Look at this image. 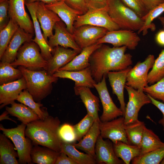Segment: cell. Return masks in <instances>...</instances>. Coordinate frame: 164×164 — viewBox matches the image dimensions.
I'll list each match as a JSON object with an SVG mask.
<instances>
[{
	"instance_id": "obj_1",
	"label": "cell",
	"mask_w": 164,
	"mask_h": 164,
	"mask_svg": "<svg viewBox=\"0 0 164 164\" xmlns=\"http://www.w3.org/2000/svg\"><path fill=\"white\" fill-rule=\"evenodd\" d=\"M127 48L125 46L111 47L102 44L93 53L89 58V67L96 83L109 72L121 70L132 64V55L125 53Z\"/></svg>"
},
{
	"instance_id": "obj_2",
	"label": "cell",
	"mask_w": 164,
	"mask_h": 164,
	"mask_svg": "<svg viewBox=\"0 0 164 164\" xmlns=\"http://www.w3.org/2000/svg\"><path fill=\"white\" fill-rule=\"evenodd\" d=\"M60 122L58 117L50 115L43 119L34 121L27 125L25 135L34 145H40L60 152L62 140L58 130Z\"/></svg>"
},
{
	"instance_id": "obj_3",
	"label": "cell",
	"mask_w": 164,
	"mask_h": 164,
	"mask_svg": "<svg viewBox=\"0 0 164 164\" xmlns=\"http://www.w3.org/2000/svg\"><path fill=\"white\" fill-rule=\"evenodd\" d=\"M18 69L22 73L27 85L26 89L36 102H39L51 92L53 83L58 77L48 74L45 70H32L21 66Z\"/></svg>"
},
{
	"instance_id": "obj_4",
	"label": "cell",
	"mask_w": 164,
	"mask_h": 164,
	"mask_svg": "<svg viewBox=\"0 0 164 164\" xmlns=\"http://www.w3.org/2000/svg\"><path fill=\"white\" fill-rule=\"evenodd\" d=\"M108 12L112 20L122 29L139 31L144 21L121 0H108Z\"/></svg>"
},
{
	"instance_id": "obj_5",
	"label": "cell",
	"mask_w": 164,
	"mask_h": 164,
	"mask_svg": "<svg viewBox=\"0 0 164 164\" xmlns=\"http://www.w3.org/2000/svg\"><path fill=\"white\" fill-rule=\"evenodd\" d=\"M40 50L33 41L25 42L19 50L15 60L10 64L14 67L21 66L31 70H46L48 61L42 56Z\"/></svg>"
},
{
	"instance_id": "obj_6",
	"label": "cell",
	"mask_w": 164,
	"mask_h": 164,
	"mask_svg": "<svg viewBox=\"0 0 164 164\" xmlns=\"http://www.w3.org/2000/svg\"><path fill=\"white\" fill-rule=\"evenodd\" d=\"M26 125L22 123L15 128H6L1 124L0 130L10 139L14 145L18 155L19 164H32L31 152L32 147V141L25 137Z\"/></svg>"
},
{
	"instance_id": "obj_7",
	"label": "cell",
	"mask_w": 164,
	"mask_h": 164,
	"mask_svg": "<svg viewBox=\"0 0 164 164\" xmlns=\"http://www.w3.org/2000/svg\"><path fill=\"white\" fill-rule=\"evenodd\" d=\"M86 25L104 28L108 31L120 29L109 16L107 7L100 9H88L86 13L77 17L74 27L76 28Z\"/></svg>"
},
{
	"instance_id": "obj_8",
	"label": "cell",
	"mask_w": 164,
	"mask_h": 164,
	"mask_svg": "<svg viewBox=\"0 0 164 164\" xmlns=\"http://www.w3.org/2000/svg\"><path fill=\"white\" fill-rule=\"evenodd\" d=\"M155 60L154 56L150 54L143 62H138L128 72L126 85L143 91L144 88L148 85V72L152 67Z\"/></svg>"
},
{
	"instance_id": "obj_9",
	"label": "cell",
	"mask_w": 164,
	"mask_h": 164,
	"mask_svg": "<svg viewBox=\"0 0 164 164\" xmlns=\"http://www.w3.org/2000/svg\"><path fill=\"white\" fill-rule=\"evenodd\" d=\"M141 40L138 34L134 31L125 30H117L108 31L97 43V44L108 43L114 47L126 46L130 50H135Z\"/></svg>"
},
{
	"instance_id": "obj_10",
	"label": "cell",
	"mask_w": 164,
	"mask_h": 164,
	"mask_svg": "<svg viewBox=\"0 0 164 164\" xmlns=\"http://www.w3.org/2000/svg\"><path fill=\"white\" fill-rule=\"evenodd\" d=\"M128 96L124 116V124L132 123L138 120V113L141 108L145 104L151 103L148 95L143 91L136 90L125 85Z\"/></svg>"
},
{
	"instance_id": "obj_11",
	"label": "cell",
	"mask_w": 164,
	"mask_h": 164,
	"mask_svg": "<svg viewBox=\"0 0 164 164\" xmlns=\"http://www.w3.org/2000/svg\"><path fill=\"white\" fill-rule=\"evenodd\" d=\"M106 77L104 76L101 81L94 84L102 106L103 112L100 117L102 122L110 121L123 116L122 110L117 107L110 96L106 85Z\"/></svg>"
},
{
	"instance_id": "obj_12",
	"label": "cell",
	"mask_w": 164,
	"mask_h": 164,
	"mask_svg": "<svg viewBox=\"0 0 164 164\" xmlns=\"http://www.w3.org/2000/svg\"><path fill=\"white\" fill-rule=\"evenodd\" d=\"M108 31L104 28L86 25L74 28L72 34L76 43L82 50L97 43Z\"/></svg>"
},
{
	"instance_id": "obj_13",
	"label": "cell",
	"mask_w": 164,
	"mask_h": 164,
	"mask_svg": "<svg viewBox=\"0 0 164 164\" xmlns=\"http://www.w3.org/2000/svg\"><path fill=\"white\" fill-rule=\"evenodd\" d=\"M124 117H119L110 121H99L100 135L103 138L111 140L113 143L121 141L129 144L124 128Z\"/></svg>"
},
{
	"instance_id": "obj_14",
	"label": "cell",
	"mask_w": 164,
	"mask_h": 164,
	"mask_svg": "<svg viewBox=\"0 0 164 164\" xmlns=\"http://www.w3.org/2000/svg\"><path fill=\"white\" fill-rule=\"evenodd\" d=\"M9 1L8 14L10 19L26 32L34 35L33 22L25 10V0H9Z\"/></svg>"
},
{
	"instance_id": "obj_15",
	"label": "cell",
	"mask_w": 164,
	"mask_h": 164,
	"mask_svg": "<svg viewBox=\"0 0 164 164\" xmlns=\"http://www.w3.org/2000/svg\"><path fill=\"white\" fill-rule=\"evenodd\" d=\"M36 14L43 36L48 41L53 35V30L56 23L61 21L58 16L53 11L47 9L45 4L41 2H37Z\"/></svg>"
},
{
	"instance_id": "obj_16",
	"label": "cell",
	"mask_w": 164,
	"mask_h": 164,
	"mask_svg": "<svg viewBox=\"0 0 164 164\" xmlns=\"http://www.w3.org/2000/svg\"><path fill=\"white\" fill-rule=\"evenodd\" d=\"M81 52L59 46L53 48L52 56L48 61L46 70L47 73L53 75L60 68L70 62Z\"/></svg>"
},
{
	"instance_id": "obj_17",
	"label": "cell",
	"mask_w": 164,
	"mask_h": 164,
	"mask_svg": "<svg viewBox=\"0 0 164 164\" xmlns=\"http://www.w3.org/2000/svg\"><path fill=\"white\" fill-rule=\"evenodd\" d=\"M36 4L37 2L32 3L25 2V5L31 15L34 25L35 37L32 39V41L39 47L43 57L48 61L52 56L53 48L49 45L48 41L44 38L41 30L40 26L36 15Z\"/></svg>"
},
{
	"instance_id": "obj_18",
	"label": "cell",
	"mask_w": 164,
	"mask_h": 164,
	"mask_svg": "<svg viewBox=\"0 0 164 164\" xmlns=\"http://www.w3.org/2000/svg\"><path fill=\"white\" fill-rule=\"evenodd\" d=\"M54 29V34L49 38L48 43L51 47L53 48L59 46L81 51L82 50L75 42L73 34L68 31L66 26L61 21L56 23Z\"/></svg>"
},
{
	"instance_id": "obj_19",
	"label": "cell",
	"mask_w": 164,
	"mask_h": 164,
	"mask_svg": "<svg viewBox=\"0 0 164 164\" xmlns=\"http://www.w3.org/2000/svg\"><path fill=\"white\" fill-rule=\"evenodd\" d=\"M131 68L130 66L121 70L109 72L107 74L113 93L117 96L124 117L126 107L124 97V89L126 85L128 74Z\"/></svg>"
},
{
	"instance_id": "obj_20",
	"label": "cell",
	"mask_w": 164,
	"mask_h": 164,
	"mask_svg": "<svg viewBox=\"0 0 164 164\" xmlns=\"http://www.w3.org/2000/svg\"><path fill=\"white\" fill-rule=\"evenodd\" d=\"M95 160L97 163L106 164H124L116 155L113 143L109 140H104L100 135L98 138L95 147Z\"/></svg>"
},
{
	"instance_id": "obj_21",
	"label": "cell",
	"mask_w": 164,
	"mask_h": 164,
	"mask_svg": "<svg viewBox=\"0 0 164 164\" xmlns=\"http://www.w3.org/2000/svg\"><path fill=\"white\" fill-rule=\"evenodd\" d=\"M33 35L19 27L0 59L1 62L10 63L14 62L20 47L25 42L32 41Z\"/></svg>"
},
{
	"instance_id": "obj_22",
	"label": "cell",
	"mask_w": 164,
	"mask_h": 164,
	"mask_svg": "<svg viewBox=\"0 0 164 164\" xmlns=\"http://www.w3.org/2000/svg\"><path fill=\"white\" fill-rule=\"evenodd\" d=\"M27 88L25 79L23 77L14 81L0 86V108L15 102L20 93Z\"/></svg>"
},
{
	"instance_id": "obj_23",
	"label": "cell",
	"mask_w": 164,
	"mask_h": 164,
	"mask_svg": "<svg viewBox=\"0 0 164 164\" xmlns=\"http://www.w3.org/2000/svg\"><path fill=\"white\" fill-rule=\"evenodd\" d=\"M46 7L55 13L65 24L67 30L72 34L74 23L77 17L83 14L69 6L64 0L49 5Z\"/></svg>"
},
{
	"instance_id": "obj_24",
	"label": "cell",
	"mask_w": 164,
	"mask_h": 164,
	"mask_svg": "<svg viewBox=\"0 0 164 164\" xmlns=\"http://www.w3.org/2000/svg\"><path fill=\"white\" fill-rule=\"evenodd\" d=\"M60 78L69 79L74 81L75 86H83L94 88L96 83L92 77L89 67L79 71L58 70L53 75Z\"/></svg>"
},
{
	"instance_id": "obj_25",
	"label": "cell",
	"mask_w": 164,
	"mask_h": 164,
	"mask_svg": "<svg viewBox=\"0 0 164 164\" xmlns=\"http://www.w3.org/2000/svg\"><path fill=\"white\" fill-rule=\"evenodd\" d=\"M90 88L83 86H75V94L79 96L86 109L87 114L92 117L95 120H99L98 115L99 111V98L91 92Z\"/></svg>"
},
{
	"instance_id": "obj_26",
	"label": "cell",
	"mask_w": 164,
	"mask_h": 164,
	"mask_svg": "<svg viewBox=\"0 0 164 164\" xmlns=\"http://www.w3.org/2000/svg\"><path fill=\"white\" fill-rule=\"evenodd\" d=\"M100 120H95L87 132L78 142L73 143L75 147L94 157L95 159V152L96 143L100 131L99 123Z\"/></svg>"
},
{
	"instance_id": "obj_27",
	"label": "cell",
	"mask_w": 164,
	"mask_h": 164,
	"mask_svg": "<svg viewBox=\"0 0 164 164\" xmlns=\"http://www.w3.org/2000/svg\"><path fill=\"white\" fill-rule=\"evenodd\" d=\"M102 44L96 43L82 49L81 52L70 62L60 68L59 70L79 71L89 67L90 57L93 53Z\"/></svg>"
},
{
	"instance_id": "obj_28",
	"label": "cell",
	"mask_w": 164,
	"mask_h": 164,
	"mask_svg": "<svg viewBox=\"0 0 164 164\" xmlns=\"http://www.w3.org/2000/svg\"><path fill=\"white\" fill-rule=\"evenodd\" d=\"M10 107H6L5 109L10 115L16 117L22 123L28 124L40 119L37 114L31 109L24 104L13 102Z\"/></svg>"
},
{
	"instance_id": "obj_29",
	"label": "cell",
	"mask_w": 164,
	"mask_h": 164,
	"mask_svg": "<svg viewBox=\"0 0 164 164\" xmlns=\"http://www.w3.org/2000/svg\"><path fill=\"white\" fill-rule=\"evenodd\" d=\"M59 153L47 147L34 145L31 151V157L32 163L55 164Z\"/></svg>"
},
{
	"instance_id": "obj_30",
	"label": "cell",
	"mask_w": 164,
	"mask_h": 164,
	"mask_svg": "<svg viewBox=\"0 0 164 164\" xmlns=\"http://www.w3.org/2000/svg\"><path fill=\"white\" fill-rule=\"evenodd\" d=\"M3 134H0V164H19L15 147Z\"/></svg>"
},
{
	"instance_id": "obj_31",
	"label": "cell",
	"mask_w": 164,
	"mask_h": 164,
	"mask_svg": "<svg viewBox=\"0 0 164 164\" xmlns=\"http://www.w3.org/2000/svg\"><path fill=\"white\" fill-rule=\"evenodd\" d=\"M113 143L116 155L121 159L124 164H129L133 159L140 155L141 148L137 146L128 144L121 141Z\"/></svg>"
},
{
	"instance_id": "obj_32",
	"label": "cell",
	"mask_w": 164,
	"mask_h": 164,
	"mask_svg": "<svg viewBox=\"0 0 164 164\" xmlns=\"http://www.w3.org/2000/svg\"><path fill=\"white\" fill-rule=\"evenodd\" d=\"M164 145V142L161 141L159 136L152 130L145 126L141 140L139 156L155 150Z\"/></svg>"
},
{
	"instance_id": "obj_33",
	"label": "cell",
	"mask_w": 164,
	"mask_h": 164,
	"mask_svg": "<svg viewBox=\"0 0 164 164\" xmlns=\"http://www.w3.org/2000/svg\"><path fill=\"white\" fill-rule=\"evenodd\" d=\"M61 151L64 152L77 164L97 163L94 157L86 153H83L78 151L73 143L62 141Z\"/></svg>"
},
{
	"instance_id": "obj_34",
	"label": "cell",
	"mask_w": 164,
	"mask_h": 164,
	"mask_svg": "<svg viewBox=\"0 0 164 164\" xmlns=\"http://www.w3.org/2000/svg\"><path fill=\"white\" fill-rule=\"evenodd\" d=\"M145 124L143 121L138 120L126 125L124 124L127 137L129 144L137 146L140 145Z\"/></svg>"
},
{
	"instance_id": "obj_35",
	"label": "cell",
	"mask_w": 164,
	"mask_h": 164,
	"mask_svg": "<svg viewBox=\"0 0 164 164\" xmlns=\"http://www.w3.org/2000/svg\"><path fill=\"white\" fill-rule=\"evenodd\" d=\"M16 100L32 110L37 114L40 119H43L49 115L46 111L44 110L41 108L43 104L39 102H36L26 89L24 90L20 93Z\"/></svg>"
},
{
	"instance_id": "obj_36",
	"label": "cell",
	"mask_w": 164,
	"mask_h": 164,
	"mask_svg": "<svg viewBox=\"0 0 164 164\" xmlns=\"http://www.w3.org/2000/svg\"><path fill=\"white\" fill-rule=\"evenodd\" d=\"M23 77L21 71L16 69L10 63H0V84L11 82Z\"/></svg>"
},
{
	"instance_id": "obj_37",
	"label": "cell",
	"mask_w": 164,
	"mask_h": 164,
	"mask_svg": "<svg viewBox=\"0 0 164 164\" xmlns=\"http://www.w3.org/2000/svg\"><path fill=\"white\" fill-rule=\"evenodd\" d=\"M163 12L164 2L150 10L148 14L142 18L144 21V25L138 31V33H142L143 36H145L148 33L149 29L154 30L155 27L152 22Z\"/></svg>"
},
{
	"instance_id": "obj_38",
	"label": "cell",
	"mask_w": 164,
	"mask_h": 164,
	"mask_svg": "<svg viewBox=\"0 0 164 164\" xmlns=\"http://www.w3.org/2000/svg\"><path fill=\"white\" fill-rule=\"evenodd\" d=\"M19 27L15 22L10 19L7 26L0 31V59Z\"/></svg>"
},
{
	"instance_id": "obj_39",
	"label": "cell",
	"mask_w": 164,
	"mask_h": 164,
	"mask_svg": "<svg viewBox=\"0 0 164 164\" xmlns=\"http://www.w3.org/2000/svg\"><path fill=\"white\" fill-rule=\"evenodd\" d=\"M164 158V145L155 150L134 158L132 160V163L159 164Z\"/></svg>"
},
{
	"instance_id": "obj_40",
	"label": "cell",
	"mask_w": 164,
	"mask_h": 164,
	"mask_svg": "<svg viewBox=\"0 0 164 164\" xmlns=\"http://www.w3.org/2000/svg\"><path fill=\"white\" fill-rule=\"evenodd\" d=\"M164 77V49L155 60L150 71L149 73L148 83L152 84Z\"/></svg>"
},
{
	"instance_id": "obj_41",
	"label": "cell",
	"mask_w": 164,
	"mask_h": 164,
	"mask_svg": "<svg viewBox=\"0 0 164 164\" xmlns=\"http://www.w3.org/2000/svg\"><path fill=\"white\" fill-rule=\"evenodd\" d=\"M94 118L88 114L78 123L73 125L76 140L80 141L89 130L94 121Z\"/></svg>"
},
{
	"instance_id": "obj_42",
	"label": "cell",
	"mask_w": 164,
	"mask_h": 164,
	"mask_svg": "<svg viewBox=\"0 0 164 164\" xmlns=\"http://www.w3.org/2000/svg\"><path fill=\"white\" fill-rule=\"evenodd\" d=\"M143 91L153 98L164 103V77L155 84L144 87Z\"/></svg>"
},
{
	"instance_id": "obj_43",
	"label": "cell",
	"mask_w": 164,
	"mask_h": 164,
	"mask_svg": "<svg viewBox=\"0 0 164 164\" xmlns=\"http://www.w3.org/2000/svg\"><path fill=\"white\" fill-rule=\"evenodd\" d=\"M59 136L62 141L74 143L77 141L73 126L64 123L60 126L58 130Z\"/></svg>"
},
{
	"instance_id": "obj_44",
	"label": "cell",
	"mask_w": 164,
	"mask_h": 164,
	"mask_svg": "<svg viewBox=\"0 0 164 164\" xmlns=\"http://www.w3.org/2000/svg\"><path fill=\"white\" fill-rule=\"evenodd\" d=\"M126 6L134 11L142 19L149 11L141 0H121Z\"/></svg>"
},
{
	"instance_id": "obj_45",
	"label": "cell",
	"mask_w": 164,
	"mask_h": 164,
	"mask_svg": "<svg viewBox=\"0 0 164 164\" xmlns=\"http://www.w3.org/2000/svg\"><path fill=\"white\" fill-rule=\"evenodd\" d=\"M9 0H0V31L7 26L9 21Z\"/></svg>"
},
{
	"instance_id": "obj_46",
	"label": "cell",
	"mask_w": 164,
	"mask_h": 164,
	"mask_svg": "<svg viewBox=\"0 0 164 164\" xmlns=\"http://www.w3.org/2000/svg\"><path fill=\"white\" fill-rule=\"evenodd\" d=\"M66 3L72 8L76 9L83 14L86 13L88 9L85 0H64Z\"/></svg>"
},
{
	"instance_id": "obj_47",
	"label": "cell",
	"mask_w": 164,
	"mask_h": 164,
	"mask_svg": "<svg viewBox=\"0 0 164 164\" xmlns=\"http://www.w3.org/2000/svg\"><path fill=\"white\" fill-rule=\"evenodd\" d=\"M88 9H100L107 7L108 0H85Z\"/></svg>"
},
{
	"instance_id": "obj_48",
	"label": "cell",
	"mask_w": 164,
	"mask_h": 164,
	"mask_svg": "<svg viewBox=\"0 0 164 164\" xmlns=\"http://www.w3.org/2000/svg\"><path fill=\"white\" fill-rule=\"evenodd\" d=\"M147 94L151 100V103L157 107L162 113V118L159 120L158 122L162 126L163 130L164 131V103L156 100L149 94Z\"/></svg>"
},
{
	"instance_id": "obj_49",
	"label": "cell",
	"mask_w": 164,
	"mask_h": 164,
	"mask_svg": "<svg viewBox=\"0 0 164 164\" xmlns=\"http://www.w3.org/2000/svg\"><path fill=\"white\" fill-rule=\"evenodd\" d=\"M55 164H77L64 152H60Z\"/></svg>"
},
{
	"instance_id": "obj_50",
	"label": "cell",
	"mask_w": 164,
	"mask_h": 164,
	"mask_svg": "<svg viewBox=\"0 0 164 164\" xmlns=\"http://www.w3.org/2000/svg\"><path fill=\"white\" fill-rule=\"evenodd\" d=\"M141 1L149 11L164 2V0H141Z\"/></svg>"
},
{
	"instance_id": "obj_51",
	"label": "cell",
	"mask_w": 164,
	"mask_h": 164,
	"mask_svg": "<svg viewBox=\"0 0 164 164\" xmlns=\"http://www.w3.org/2000/svg\"><path fill=\"white\" fill-rule=\"evenodd\" d=\"M155 40L159 45L164 46V29L159 30L157 33L155 37Z\"/></svg>"
},
{
	"instance_id": "obj_52",
	"label": "cell",
	"mask_w": 164,
	"mask_h": 164,
	"mask_svg": "<svg viewBox=\"0 0 164 164\" xmlns=\"http://www.w3.org/2000/svg\"><path fill=\"white\" fill-rule=\"evenodd\" d=\"M62 0H25V2L27 3H32L36 2H41L45 4H51Z\"/></svg>"
},
{
	"instance_id": "obj_53",
	"label": "cell",
	"mask_w": 164,
	"mask_h": 164,
	"mask_svg": "<svg viewBox=\"0 0 164 164\" xmlns=\"http://www.w3.org/2000/svg\"><path fill=\"white\" fill-rule=\"evenodd\" d=\"M9 114L8 112L6 110L4 111L0 116V121H1L4 120H8L11 121L15 123H16V122L10 118L8 114Z\"/></svg>"
},
{
	"instance_id": "obj_54",
	"label": "cell",
	"mask_w": 164,
	"mask_h": 164,
	"mask_svg": "<svg viewBox=\"0 0 164 164\" xmlns=\"http://www.w3.org/2000/svg\"><path fill=\"white\" fill-rule=\"evenodd\" d=\"M158 19L164 29V16H159L158 17Z\"/></svg>"
},
{
	"instance_id": "obj_55",
	"label": "cell",
	"mask_w": 164,
	"mask_h": 164,
	"mask_svg": "<svg viewBox=\"0 0 164 164\" xmlns=\"http://www.w3.org/2000/svg\"><path fill=\"white\" fill-rule=\"evenodd\" d=\"M160 164H164V158L162 159L161 162Z\"/></svg>"
}]
</instances>
